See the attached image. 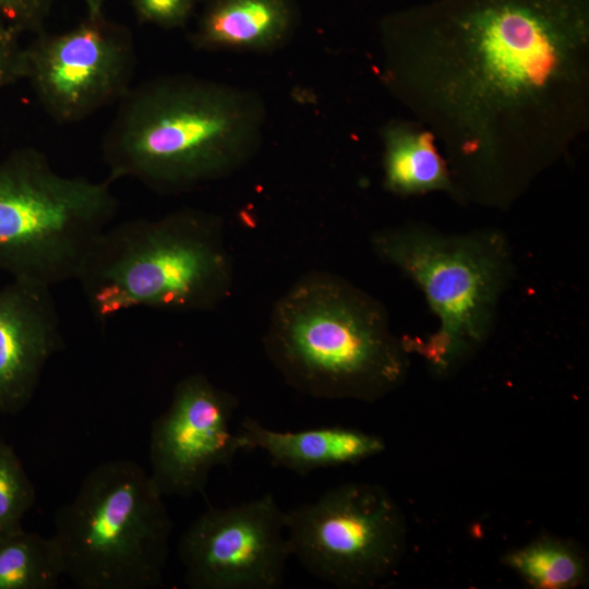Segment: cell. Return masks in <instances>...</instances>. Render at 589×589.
<instances>
[{"label": "cell", "instance_id": "obj_19", "mask_svg": "<svg viewBox=\"0 0 589 589\" xmlns=\"http://www.w3.org/2000/svg\"><path fill=\"white\" fill-rule=\"evenodd\" d=\"M196 0H133L139 17L161 27L182 25Z\"/></svg>", "mask_w": 589, "mask_h": 589}, {"label": "cell", "instance_id": "obj_17", "mask_svg": "<svg viewBox=\"0 0 589 589\" xmlns=\"http://www.w3.org/2000/svg\"><path fill=\"white\" fill-rule=\"evenodd\" d=\"M504 563L537 589H569L585 582L587 565L577 548L542 537L507 553Z\"/></svg>", "mask_w": 589, "mask_h": 589}, {"label": "cell", "instance_id": "obj_21", "mask_svg": "<svg viewBox=\"0 0 589 589\" xmlns=\"http://www.w3.org/2000/svg\"><path fill=\"white\" fill-rule=\"evenodd\" d=\"M48 0H0V16L19 32H39Z\"/></svg>", "mask_w": 589, "mask_h": 589}, {"label": "cell", "instance_id": "obj_12", "mask_svg": "<svg viewBox=\"0 0 589 589\" xmlns=\"http://www.w3.org/2000/svg\"><path fill=\"white\" fill-rule=\"evenodd\" d=\"M64 349L51 287L11 279L0 287V414L33 399L48 361Z\"/></svg>", "mask_w": 589, "mask_h": 589}, {"label": "cell", "instance_id": "obj_3", "mask_svg": "<svg viewBox=\"0 0 589 589\" xmlns=\"http://www.w3.org/2000/svg\"><path fill=\"white\" fill-rule=\"evenodd\" d=\"M262 344L288 386L318 399L375 402L410 370L385 305L327 271L304 273L275 301Z\"/></svg>", "mask_w": 589, "mask_h": 589}, {"label": "cell", "instance_id": "obj_6", "mask_svg": "<svg viewBox=\"0 0 589 589\" xmlns=\"http://www.w3.org/2000/svg\"><path fill=\"white\" fill-rule=\"evenodd\" d=\"M63 575L81 589H155L164 584L173 522L137 462L94 467L53 516Z\"/></svg>", "mask_w": 589, "mask_h": 589}, {"label": "cell", "instance_id": "obj_7", "mask_svg": "<svg viewBox=\"0 0 589 589\" xmlns=\"http://www.w3.org/2000/svg\"><path fill=\"white\" fill-rule=\"evenodd\" d=\"M111 183L62 175L34 147L0 159V272L49 287L76 280L118 213Z\"/></svg>", "mask_w": 589, "mask_h": 589}, {"label": "cell", "instance_id": "obj_18", "mask_svg": "<svg viewBox=\"0 0 589 589\" xmlns=\"http://www.w3.org/2000/svg\"><path fill=\"white\" fill-rule=\"evenodd\" d=\"M36 490L14 447L0 441V534L19 530Z\"/></svg>", "mask_w": 589, "mask_h": 589}, {"label": "cell", "instance_id": "obj_8", "mask_svg": "<svg viewBox=\"0 0 589 589\" xmlns=\"http://www.w3.org/2000/svg\"><path fill=\"white\" fill-rule=\"evenodd\" d=\"M291 556L312 576L341 589H369L393 576L407 550L405 515L390 493L344 483L285 512Z\"/></svg>", "mask_w": 589, "mask_h": 589}, {"label": "cell", "instance_id": "obj_14", "mask_svg": "<svg viewBox=\"0 0 589 589\" xmlns=\"http://www.w3.org/2000/svg\"><path fill=\"white\" fill-rule=\"evenodd\" d=\"M293 27L288 0H212L191 43L204 51L263 52L284 45Z\"/></svg>", "mask_w": 589, "mask_h": 589}, {"label": "cell", "instance_id": "obj_13", "mask_svg": "<svg viewBox=\"0 0 589 589\" xmlns=\"http://www.w3.org/2000/svg\"><path fill=\"white\" fill-rule=\"evenodd\" d=\"M237 431L243 437L247 449H261L273 466L300 476L357 464L385 449L380 436L340 425L283 432L245 417Z\"/></svg>", "mask_w": 589, "mask_h": 589}, {"label": "cell", "instance_id": "obj_9", "mask_svg": "<svg viewBox=\"0 0 589 589\" xmlns=\"http://www.w3.org/2000/svg\"><path fill=\"white\" fill-rule=\"evenodd\" d=\"M135 67L130 33L101 14L63 33L38 32L23 50V80L47 116L61 124L118 103L133 86Z\"/></svg>", "mask_w": 589, "mask_h": 589}, {"label": "cell", "instance_id": "obj_22", "mask_svg": "<svg viewBox=\"0 0 589 589\" xmlns=\"http://www.w3.org/2000/svg\"><path fill=\"white\" fill-rule=\"evenodd\" d=\"M87 7L88 15L95 16L101 14V9L106 0H83Z\"/></svg>", "mask_w": 589, "mask_h": 589}, {"label": "cell", "instance_id": "obj_1", "mask_svg": "<svg viewBox=\"0 0 589 589\" xmlns=\"http://www.w3.org/2000/svg\"><path fill=\"white\" fill-rule=\"evenodd\" d=\"M380 34L382 81L459 203L506 211L588 128L589 0H429Z\"/></svg>", "mask_w": 589, "mask_h": 589}, {"label": "cell", "instance_id": "obj_4", "mask_svg": "<svg viewBox=\"0 0 589 589\" xmlns=\"http://www.w3.org/2000/svg\"><path fill=\"white\" fill-rule=\"evenodd\" d=\"M76 280L104 324L135 308L213 311L231 294L235 267L221 218L183 207L110 225Z\"/></svg>", "mask_w": 589, "mask_h": 589}, {"label": "cell", "instance_id": "obj_15", "mask_svg": "<svg viewBox=\"0 0 589 589\" xmlns=\"http://www.w3.org/2000/svg\"><path fill=\"white\" fill-rule=\"evenodd\" d=\"M381 137L385 190L398 196L442 192L458 202L446 159L428 128L416 120H392Z\"/></svg>", "mask_w": 589, "mask_h": 589}, {"label": "cell", "instance_id": "obj_10", "mask_svg": "<svg viewBox=\"0 0 589 589\" xmlns=\"http://www.w3.org/2000/svg\"><path fill=\"white\" fill-rule=\"evenodd\" d=\"M178 556L191 589H279L291 556L285 512L271 493L209 507L182 533Z\"/></svg>", "mask_w": 589, "mask_h": 589}, {"label": "cell", "instance_id": "obj_2", "mask_svg": "<svg viewBox=\"0 0 589 589\" xmlns=\"http://www.w3.org/2000/svg\"><path fill=\"white\" fill-rule=\"evenodd\" d=\"M101 140L111 181L175 195L226 179L259 152L266 109L250 89L192 75L133 85Z\"/></svg>", "mask_w": 589, "mask_h": 589}, {"label": "cell", "instance_id": "obj_11", "mask_svg": "<svg viewBox=\"0 0 589 589\" xmlns=\"http://www.w3.org/2000/svg\"><path fill=\"white\" fill-rule=\"evenodd\" d=\"M238 397L193 373L175 386L149 435L151 478L165 496L190 497L205 490L211 472L229 467L247 449L231 429Z\"/></svg>", "mask_w": 589, "mask_h": 589}, {"label": "cell", "instance_id": "obj_20", "mask_svg": "<svg viewBox=\"0 0 589 589\" xmlns=\"http://www.w3.org/2000/svg\"><path fill=\"white\" fill-rule=\"evenodd\" d=\"M19 32L0 16V93L23 80V50Z\"/></svg>", "mask_w": 589, "mask_h": 589}, {"label": "cell", "instance_id": "obj_5", "mask_svg": "<svg viewBox=\"0 0 589 589\" xmlns=\"http://www.w3.org/2000/svg\"><path fill=\"white\" fill-rule=\"evenodd\" d=\"M370 245L420 289L437 320L426 337H405L409 352L419 353L436 377L453 375L490 339L515 279L507 235L494 227L453 232L409 220L375 230Z\"/></svg>", "mask_w": 589, "mask_h": 589}, {"label": "cell", "instance_id": "obj_16", "mask_svg": "<svg viewBox=\"0 0 589 589\" xmlns=\"http://www.w3.org/2000/svg\"><path fill=\"white\" fill-rule=\"evenodd\" d=\"M63 576L51 536L23 528L0 534V589H55Z\"/></svg>", "mask_w": 589, "mask_h": 589}]
</instances>
